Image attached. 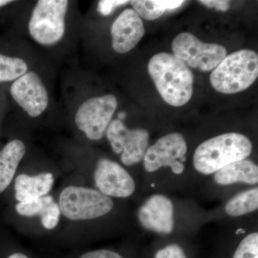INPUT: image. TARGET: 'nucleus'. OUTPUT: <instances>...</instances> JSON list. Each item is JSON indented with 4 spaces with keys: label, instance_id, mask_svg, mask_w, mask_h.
Segmentation results:
<instances>
[{
    "label": "nucleus",
    "instance_id": "nucleus-10",
    "mask_svg": "<svg viewBox=\"0 0 258 258\" xmlns=\"http://www.w3.org/2000/svg\"><path fill=\"white\" fill-rule=\"evenodd\" d=\"M97 190L111 198H128L137 189L135 180L126 169L111 159H100L95 169Z\"/></svg>",
    "mask_w": 258,
    "mask_h": 258
},
{
    "label": "nucleus",
    "instance_id": "nucleus-2",
    "mask_svg": "<svg viewBox=\"0 0 258 258\" xmlns=\"http://www.w3.org/2000/svg\"><path fill=\"white\" fill-rule=\"evenodd\" d=\"M252 150V142L243 134H220L198 146L194 154V168L202 175H212L224 166L247 159Z\"/></svg>",
    "mask_w": 258,
    "mask_h": 258
},
{
    "label": "nucleus",
    "instance_id": "nucleus-3",
    "mask_svg": "<svg viewBox=\"0 0 258 258\" xmlns=\"http://www.w3.org/2000/svg\"><path fill=\"white\" fill-rule=\"evenodd\" d=\"M257 76V54L244 49L226 55L212 71L210 82L215 91L234 94L252 86Z\"/></svg>",
    "mask_w": 258,
    "mask_h": 258
},
{
    "label": "nucleus",
    "instance_id": "nucleus-13",
    "mask_svg": "<svg viewBox=\"0 0 258 258\" xmlns=\"http://www.w3.org/2000/svg\"><path fill=\"white\" fill-rule=\"evenodd\" d=\"M143 21L133 9H125L111 26L112 46L118 53H126L137 46L144 36Z\"/></svg>",
    "mask_w": 258,
    "mask_h": 258
},
{
    "label": "nucleus",
    "instance_id": "nucleus-14",
    "mask_svg": "<svg viewBox=\"0 0 258 258\" xmlns=\"http://www.w3.org/2000/svg\"><path fill=\"white\" fill-rule=\"evenodd\" d=\"M212 176L217 186L244 184L254 186L258 183V166L254 161L243 159L224 166Z\"/></svg>",
    "mask_w": 258,
    "mask_h": 258
},
{
    "label": "nucleus",
    "instance_id": "nucleus-24",
    "mask_svg": "<svg viewBox=\"0 0 258 258\" xmlns=\"http://www.w3.org/2000/svg\"><path fill=\"white\" fill-rule=\"evenodd\" d=\"M79 258H125L121 254L111 250V249H101L89 251L81 254Z\"/></svg>",
    "mask_w": 258,
    "mask_h": 258
},
{
    "label": "nucleus",
    "instance_id": "nucleus-6",
    "mask_svg": "<svg viewBox=\"0 0 258 258\" xmlns=\"http://www.w3.org/2000/svg\"><path fill=\"white\" fill-rule=\"evenodd\" d=\"M186 153L187 144L181 134H166L148 147L143 159L144 170L149 174L169 170L171 176H180L186 168Z\"/></svg>",
    "mask_w": 258,
    "mask_h": 258
},
{
    "label": "nucleus",
    "instance_id": "nucleus-7",
    "mask_svg": "<svg viewBox=\"0 0 258 258\" xmlns=\"http://www.w3.org/2000/svg\"><path fill=\"white\" fill-rule=\"evenodd\" d=\"M171 47L177 58L186 66L203 72L215 69L227 55L225 47L205 43L189 32H183L174 37Z\"/></svg>",
    "mask_w": 258,
    "mask_h": 258
},
{
    "label": "nucleus",
    "instance_id": "nucleus-12",
    "mask_svg": "<svg viewBox=\"0 0 258 258\" xmlns=\"http://www.w3.org/2000/svg\"><path fill=\"white\" fill-rule=\"evenodd\" d=\"M13 99L32 118H36L46 110L48 94L38 75L27 72L15 80L10 88Z\"/></svg>",
    "mask_w": 258,
    "mask_h": 258
},
{
    "label": "nucleus",
    "instance_id": "nucleus-17",
    "mask_svg": "<svg viewBox=\"0 0 258 258\" xmlns=\"http://www.w3.org/2000/svg\"><path fill=\"white\" fill-rule=\"evenodd\" d=\"M26 152L23 142L11 141L0 151V193L9 186Z\"/></svg>",
    "mask_w": 258,
    "mask_h": 258
},
{
    "label": "nucleus",
    "instance_id": "nucleus-28",
    "mask_svg": "<svg viewBox=\"0 0 258 258\" xmlns=\"http://www.w3.org/2000/svg\"><path fill=\"white\" fill-rule=\"evenodd\" d=\"M125 116H126V113L125 112H120L118 114V119L122 121V120L125 119Z\"/></svg>",
    "mask_w": 258,
    "mask_h": 258
},
{
    "label": "nucleus",
    "instance_id": "nucleus-1",
    "mask_svg": "<svg viewBox=\"0 0 258 258\" xmlns=\"http://www.w3.org/2000/svg\"><path fill=\"white\" fill-rule=\"evenodd\" d=\"M148 71L158 92L168 104L182 106L191 99L192 73L175 55L166 52L156 54L149 60Z\"/></svg>",
    "mask_w": 258,
    "mask_h": 258
},
{
    "label": "nucleus",
    "instance_id": "nucleus-25",
    "mask_svg": "<svg viewBox=\"0 0 258 258\" xmlns=\"http://www.w3.org/2000/svg\"><path fill=\"white\" fill-rule=\"evenodd\" d=\"M199 3L205 5L210 8H215V10L219 11L226 12L230 8V2L221 1V0H203V1H199Z\"/></svg>",
    "mask_w": 258,
    "mask_h": 258
},
{
    "label": "nucleus",
    "instance_id": "nucleus-11",
    "mask_svg": "<svg viewBox=\"0 0 258 258\" xmlns=\"http://www.w3.org/2000/svg\"><path fill=\"white\" fill-rule=\"evenodd\" d=\"M175 207L170 198L163 194H154L141 205L137 217L144 230L169 235L175 229Z\"/></svg>",
    "mask_w": 258,
    "mask_h": 258
},
{
    "label": "nucleus",
    "instance_id": "nucleus-22",
    "mask_svg": "<svg viewBox=\"0 0 258 258\" xmlns=\"http://www.w3.org/2000/svg\"><path fill=\"white\" fill-rule=\"evenodd\" d=\"M154 258H187V257L181 246L177 244H170L159 249Z\"/></svg>",
    "mask_w": 258,
    "mask_h": 258
},
{
    "label": "nucleus",
    "instance_id": "nucleus-8",
    "mask_svg": "<svg viewBox=\"0 0 258 258\" xmlns=\"http://www.w3.org/2000/svg\"><path fill=\"white\" fill-rule=\"evenodd\" d=\"M117 106L118 101L113 95L90 98L76 112V125L90 140H101L106 135Z\"/></svg>",
    "mask_w": 258,
    "mask_h": 258
},
{
    "label": "nucleus",
    "instance_id": "nucleus-5",
    "mask_svg": "<svg viewBox=\"0 0 258 258\" xmlns=\"http://www.w3.org/2000/svg\"><path fill=\"white\" fill-rule=\"evenodd\" d=\"M69 8L66 0H40L29 22V32L37 43L45 46L55 45L66 31V15Z\"/></svg>",
    "mask_w": 258,
    "mask_h": 258
},
{
    "label": "nucleus",
    "instance_id": "nucleus-19",
    "mask_svg": "<svg viewBox=\"0 0 258 258\" xmlns=\"http://www.w3.org/2000/svg\"><path fill=\"white\" fill-rule=\"evenodd\" d=\"M134 10L144 19L154 20L160 18L166 11L175 10L182 5L184 1H143L134 0L130 2Z\"/></svg>",
    "mask_w": 258,
    "mask_h": 258
},
{
    "label": "nucleus",
    "instance_id": "nucleus-18",
    "mask_svg": "<svg viewBox=\"0 0 258 258\" xmlns=\"http://www.w3.org/2000/svg\"><path fill=\"white\" fill-rule=\"evenodd\" d=\"M257 186L243 190L236 194L227 200L224 206L226 215L232 217H239L257 211Z\"/></svg>",
    "mask_w": 258,
    "mask_h": 258
},
{
    "label": "nucleus",
    "instance_id": "nucleus-26",
    "mask_svg": "<svg viewBox=\"0 0 258 258\" xmlns=\"http://www.w3.org/2000/svg\"><path fill=\"white\" fill-rule=\"evenodd\" d=\"M6 258H30L26 254L23 253V252H16L10 254Z\"/></svg>",
    "mask_w": 258,
    "mask_h": 258
},
{
    "label": "nucleus",
    "instance_id": "nucleus-27",
    "mask_svg": "<svg viewBox=\"0 0 258 258\" xmlns=\"http://www.w3.org/2000/svg\"><path fill=\"white\" fill-rule=\"evenodd\" d=\"M13 3L11 0H0V8L1 7L5 6V5L10 4V3Z\"/></svg>",
    "mask_w": 258,
    "mask_h": 258
},
{
    "label": "nucleus",
    "instance_id": "nucleus-20",
    "mask_svg": "<svg viewBox=\"0 0 258 258\" xmlns=\"http://www.w3.org/2000/svg\"><path fill=\"white\" fill-rule=\"evenodd\" d=\"M26 62L19 57L0 54V83L14 81L26 74Z\"/></svg>",
    "mask_w": 258,
    "mask_h": 258
},
{
    "label": "nucleus",
    "instance_id": "nucleus-23",
    "mask_svg": "<svg viewBox=\"0 0 258 258\" xmlns=\"http://www.w3.org/2000/svg\"><path fill=\"white\" fill-rule=\"evenodd\" d=\"M129 1L123 0H102L98 3V11L103 16H108L118 7L128 4Z\"/></svg>",
    "mask_w": 258,
    "mask_h": 258
},
{
    "label": "nucleus",
    "instance_id": "nucleus-15",
    "mask_svg": "<svg viewBox=\"0 0 258 258\" xmlns=\"http://www.w3.org/2000/svg\"><path fill=\"white\" fill-rule=\"evenodd\" d=\"M15 208L19 215L22 216L40 217L42 226L46 230H53L60 222L61 212L58 204L49 195L30 201L18 203Z\"/></svg>",
    "mask_w": 258,
    "mask_h": 258
},
{
    "label": "nucleus",
    "instance_id": "nucleus-21",
    "mask_svg": "<svg viewBox=\"0 0 258 258\" xmlns=\"http://www.w3.org/2000/svg\"><path fill=\"white\" fill-rule=\"evenodd\" d=\"M232 258H258V233L247 234L240 241Z\"/></svg>",
    "mask_w": 258,
    "mask_h": 258
},
{
    "label": "nucleus",
    "instance_id": "nucleus-9",
    "mask_svg": "<svg viewBox=\"0 0 258 258\" xmlns=\"http://www.w3.org/2000/svg\"><path fill=\"white\" fill-rule=\"evenodd\" d=\"M106 137L112 150L120 154L125 166H133L143 161L149 144V134L143 128L129 129L123 121L112 120Z\"/></svg>",
    "mask_w": 258,
    "mask_h": 258
},
{
    "label": "nucleus",
    "instance_id": "nucleus-4",
    "mask_svg": "<svg viewBox=\"0 0 258 258\" xmlns=\"http://www.w3.org/2000/svg\"><path fill=\"white\" fill-rule=\"evenodd\" d=\"M61 215L74 221L91 220L108 215L114 207L112 198L93 188L69 186L59 198Z\"/></svg>",
    "mask_w": 258,
    "mask_h": 258
},
{
    "label": "nucleus",
    "instance_id": "nucleus-16",
    "mask_svg": "<svg viewBox=\"0 0 258 258\" xmlns=\"http://www.w3.org/2000/svg\"><path fill=\"white\" fill-rule=\"evenodd\" d=\"M54 176L50 172H43L35 176L22 174L15 181V197L18 203L30 201L47 196L53 186Z\"/></svg>",
    "mask_w": 258,
    "mask_h": 258
}]
</instances>
